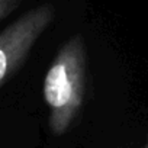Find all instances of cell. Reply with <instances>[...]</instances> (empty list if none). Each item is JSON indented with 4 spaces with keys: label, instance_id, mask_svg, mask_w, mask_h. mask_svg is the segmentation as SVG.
Instances as JSON below:
<instances>
[{
    "label": "cell",
    "instance_id": "6da1fadb",
    "mask_svg": "<svg viewBox=\"0 0 148 148\" xmlns=\"http://www.w3.org/2000/svg\"><path fill=\"white\" fill-rule=\"evenodd\" d=\"M87 84V54L82 35H73L55 54L44 79L42 93L48 106V125L62 136L82 115Z\"/></svg>",
    "mask_w": 148,
    "mask_h": 148
},
{
    "label": "cell",
    "instance_id": "7a4b0ae2",
    "mask_svg": "<svg viewBox=\"0 0 148 148\" xmlns=\"http://www.w3.org/2000/svg\"><path fill=\"white\" fill-rule=\"evenodd\" d=\"M52 19V6L41 5L23 13L0 32V86L23 64Z\"/></svg>",
    "mask_w": 148,
    "mask_h": 148
},
{
    "label": "cell",
    "instance_id": "3957f363",
    "mask_svg": "<svg viewBox=\"0 0 148 148\" xmlns=\"http://www.w3.org/2000/svg\"><path fill=\"white\" fill-rule=\"evenodd\" d=\"M21 3V0H0V19L8 16L10 12H13Z\"/></svg>",
    "mask_w": 148,
    "mask_h": 148
},
{
    "label": "cell",
    "instance_id": "277c9868",
    "mask_svg": "<svg viewBox=\"0 0 148 148\" xmlns=\"http://www.w3.org/2000/svg\"><path fill=\"white\" fill-rule=\"evenodd\" d=\"M142 148H148V142H147V144H145V145H144Z\"/></svg>",
    "mask_w": 148,
    "mask_h": 148
}]
</instances>
